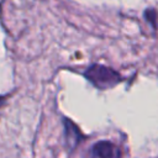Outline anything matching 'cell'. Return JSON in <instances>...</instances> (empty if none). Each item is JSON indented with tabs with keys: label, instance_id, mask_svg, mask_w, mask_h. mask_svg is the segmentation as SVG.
Wrapping results in <instances>:
<instances>
[{
	"label": "cell",
	"instance_id": "cell-4",
	"mask_svg": "<svg viewBox=\"0 0 158 158\" xmlns=\"http://www.w3.org/2000/svg\"><path fill=\"white\" fill-rule=\"evenodd\" d=\"M5 101H6V98H5V96H0V107H2V106H4Z\"/></svg>",
	"mask_w": 158,
	"mask_h": 158
},
{
	"label": "cell",
	"instance_id": "cell-3",
	"mask_svg": "<svg viewBox=\"0 0 158 158\" xmlns=\"http://www.w3.org/2000/svg\"><path fill=\"white\" fill-rule=\"evenodd\" d=\"M64 132H65V142L68 144V148L72 151L79 144V142L83 138V135L79 131V128L68 118H64Z\"/></svg>",
	"mask_w": 158,
	"mask_h": 158
},
{
	"label": "cell",
	"instance_id": "cell-1",
	"mask_svg": "<svg viewBox=\"0 0 158 158\" xmlns=\"http://www.w3.org/2000/svg\"><path fill=\"white\" fill-rule=\"evenodd\" d=\"M84 77L101 90L112 88L122 80V77L117 72L102 64H93L84 72Z\"/></svg>",
	"mask_w": 158,
	"mask_h": 158
},
{
	"label": "cell",
	"instance_id": "cell-2",
	"mask_svg": "<svg viewBox=\"0 0 158 158\" xmlns=\"http://www.w3.org/2000/svg\"><path fill=\"white\" fill-rule=\"evenodd\" d=\"M93 154L98 158H122L121 148L110 141L96 142L93 146Z\"/></svg>",
	"mask_w": 158,
	"mask_h": 158
}]
</instances>
